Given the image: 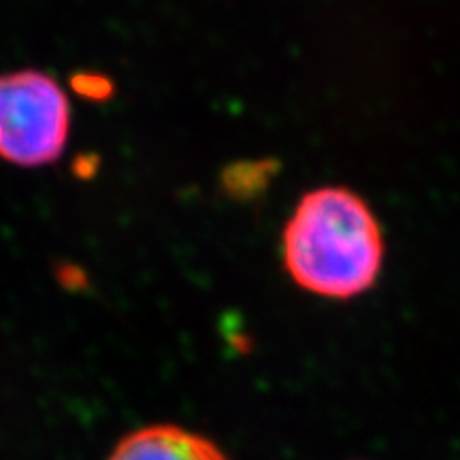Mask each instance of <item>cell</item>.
Here are the masks:
<instances>
[{"instance_id":"6da1fadb","label":"cell","mask_w":460,"mask_h":460,"mask_svg":"<svg viewBox=\"0 0 460 460\" xmlns=\"http://www.w3.org/2000/svg\"><path fill=\"white\" fill-rule=\"evenodd\" d=\"M281 256L298 288L345 301L376 286L384 262L382 228L352 190L318 188L292 211Z\"/></svg>"},{"instance_id":"7a4b0ae2","label":"cell","mask_w":460,"mask_h":460,"mask_svg":"<svg viewBox=\"0 0 460 460\" xmlns=\"http://www.w3.org/2000/svg\"><path fill=\"white\" fill-rule=\"evenodd\" d=\"M71 132V105L41 71L0 75V158L32 169L56 163Z\"/></svg>"},{"instance_id":"3957f363","label":"cell","mask_w":460,"mask_h":460,"mask_svg":"<svg viewBox=\"0 0 460 460\" xmlns=\"http://www.w3.org/2000/svg\"><path fill=\"white\" fill-rule=\"evenodd\" d=\"M107 460H228L209 437L177 424H149L115 444Z\"/></svg>"},{"instance_id":"277c9868","label":"cell","mask_w":460,"mask_h":460,"mask_svg":"<svg viewBox=\"0 0 460 460\" xmlns=\"http://www.w3.org/2000/svg\"><path fill=\"white\" fill-rule=\"evenodd\" d=\"M75 88L85 96H96V99H101V96H105V90H109V84L102 77L84 75V77H79L77 82H75Z\"/></svg>"}]
</instances>
